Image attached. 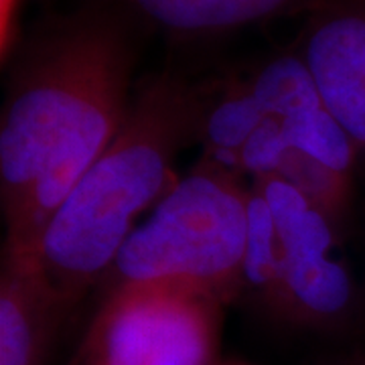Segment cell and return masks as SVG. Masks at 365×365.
<instances>
[{"label": "cell", "instance_id": "cell-4", "mask_svg": "<svg viewBox=\"0 0 365 365\" xmlns=\"http://www.w3.org/2000/svg\"><path fill=\"white\" fill-rule=\"evenodd\" d=\"M225 302L169 280L112 287L78 365H217Z\"/></svg>", "mask_w": 365, "mask_h": 365}, {"label": "cell", "instance_id": "cell-5", "mask_svg": "<svg viewBox=\"0 0 365 365\" xmlns=\"http://www.w3.org/2000/svg\"><path fill=\"white\" fill-rule=\"evenodd\" d=\"M266 199L282 262L272 311L292 325L335 327L355 304V282L341 256L337 220L280 177L252 179Z\"/></svg>", "mask_w": 365, "mask_h": 365}, {"label": "cell", "instance_id": "cell-6", "mask_svg": "<svg viewBox=\"0 0 365 365\" xmlns=\"http://www.w3.org/2000/svg\"><path fill=\"white\" fill-rule=\"evenodd\" d=\"M292 49L329 112L365 155V0H317Z\"/></svg>", "mask_w": 365, "mask_h": 365}, {"label": "cell", "instance_id": "cell-2", "mask_svg": "<svg viewBox=\"0 0 365 365\" xmlns=\"http://www.w3.org/2000/svg\"><path fill=\"white\" fill-rule=\"evenodd\" d=\"M205 86L150 76L114 140L83 173L41 237L43 270L71 302L112 270L118 252L175 187V160L199 138Z\"/></svg>", "mask_w": 365, "mask_h": 365}, {"label": "cell", "instance_id": "cell-8", "mask_svg": "<svg viewBox=\"0 0 365 365\" xmlns=\"http://www.w3.org/2000/svg\"><path fill=\"white\" fill-rule=\"evenodd\" d=\"M73 302L55 287L37 256L2 254L0 365H45L61 319Z\"/></svg>", "mask_w": 365, "mask_h": 365}, {"label": "cell", "instance_id": "cell-11", "mask_svg": "<svg viewBox=\"0 0 365 365\" xmlns=\"http://www.w3.org/2000/svg\"><path fill=\"white\" fill-rule=\"evenodd\" d=\"M335 365H365V349L355 351L347 357H343L339 361H335Z\"/></svg>", "mask_w": 365, "mask_h": 365}, {"label": "cell", "instance_id": "cell-3", "mask_svg": "<svg viewBox=\"0 0 365 365\" xmlns=\"http://www.w3.org/2000/svg\"><path fill=\"white\" fill-rule=\"evenodd\" d=\"M250 187L232 170L201 158L175 182L118 252L112 287L169 280L225 304L244 290Z\"/></svg>", "mask_w": 365, "mask_h": 365}, {"label": "cell", "instance_id": "cell-9", "mask_svg": "<svg viewBox=\"0 0 365 365\" xmlns=\"http://www.w3.org/2000/svg\"><path fill=\"white\" fill-rule=\"evenodd\" d=\"M132 25L170 39H205L280 16L309 13L317 0H100Z\"/></svg>", "mask_w": 365, "mask_h": 365}, {"label": "cell", "instance_id": "cell-1", "mask_svg": "<svg viewBox=\"0 0 365 365\" xmlns=\"http://www.w3.org/2000/svg\"><path fill=\"white\" fill-rule=\"evenodd\" d=\"M134 31L96 0L41 23L14 53L0 120L4 252L37 256L53 215L122 128Z\"/></svg>", "mask_w": 365, "mask_h": 365}, {"label": "cell", "instance_id": "cell-12", "mask_svg": "<svg viewBox=\"0 0 365 365\" xmlns=\"http://www.w3.org/2000/svg\"><path fill=\"white\" fill-rule=\"evenodd\" d=\"M217 365H248V364H217Z\"/></svg>", "mask_w": 365, "mask_h": 365}, {"label": "cell", "instance_id": "cell-7", "mask_svg": "<svg viewBox=\"0 0 365 365\" xmlns=\"http://www.w3.org/2000/svg\"><path fill=\"white\" fill-rule=\"evenodd\" d=\"M246 78L264 112L278 120L294 150L353 181L359 153L329 112L309 69L292 47L254 66L246 71Z\"/></svg>", "mask_w": 365, "mask_h": 365}, {"label": "cell", "instance_id": "cell-10", "mask_svg": "<svg viewBox=\"0 0 365 365\" xmlns=\"http://www.w3.org/2000/svg\"><path fill=\"white\" fill-rule=\"evenodd\" d=\"M282 248L270 207L260 191L250 185V223L246 260H244V290L256 294L268 311L272 309L280 280Z\"/></svg>", "mask_w": 365, "mask_h": 365}]
</instances>
